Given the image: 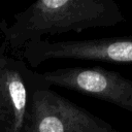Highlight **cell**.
I'll use <instances>...</instances> for the list:
<instances>
[{
  "label": "cell",
  "mask_w": 132,
  "mask_h": 132,
  "mask_svg": "<svg viewBox=\"0 0 132 132\" xmlns=\"http://www.w3.org/2000/svg\"><path fill=\"white\" fill-rule=\"evenodd\" d=\"M125 21L116 0H35L26 9L0 22V33L10 50H21L43 36L113 27Z\"/></svg>",
  "instance_id": "cell-1"
},
{
  "label": "cell",
  "mask_w": 132,
  "mask_h": 132,
  "mask_svg": "<svg viewBox=\"0 0 132 132\" xmlns=\"http://www.w3.org/2000/svg\"><path fill=\"white\" fill-rule=\"evenodd\" d=\"M23 130L24 132H112L105 122L59 95L43 80L31 94Z\"/></svg>",
  "instance_id": "cell-2"
},
{
  "label": "cell",
  "mask_w": 132,
  "mask_h": 132,
  "mask_svg": "<svg viewBox=\"0 0 132 132\" xmlns=\"http://www.w3.org/2000/svg\"><path fill=\"white\" fill-rule=\"evenodd\" d=\"M8 50L0 35V132H22L31 94L42 80Z\"/></svg>",
  "instance_id": "cell-3"
},
{
  "label": "cell",
  "mask_w": 132,
  "mask_h": 132,
  "mask_svg": "<svg viewBox=\"0 0 132 132\" xmlns=\"http://www.w3.org/2000/svg\"><path fill=\"white\" fill-rule=\"evenodd\" d=\"M31 67L53 59H75L132 64V37H105L84 40L50 41L41 39L23 47Z\"/></svg>",
  "instance_id": "cell-4"
},
{
  "label": "cell",
  "mask_w": 132,
  "mask_h": 132,
  "mask_svg": "<svg viewBox=\"0 0 132 132\" xmlns=\"http://www.w3.org/2000/svg\"><path fill=\"white\" fill-rule=\"evenodd\" d=\"M48 87H61L92 96L132 112V80L116 71L94 67H67L39 72Z\"/></svg>",
  "instance_id": "cell-5"
}]
</instances>
